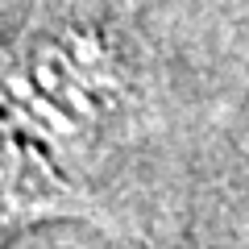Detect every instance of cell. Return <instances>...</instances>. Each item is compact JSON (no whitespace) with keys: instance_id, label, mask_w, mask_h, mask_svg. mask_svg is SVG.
<instances>
[{"instance_id":"1","label":"cell","mask_w":249,"mask_h":249,"mask_svg":"<svg viewBox=\"0 0 249 249\" xmlns=\"http://www.w3.org/2000/svg\"><path fill=\"white\" fill-rule=\"evenodd\" d=\"M62 212H75V208L62 199L58 183L0 133V232L37 220V216H62Z\"/></svg>"}]
</instances>
